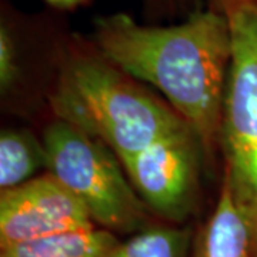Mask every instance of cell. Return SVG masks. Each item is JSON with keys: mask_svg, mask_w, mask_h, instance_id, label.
<instances>
[{"mask_svg": "<svg viewBox=\"0 0 257 257\" xmlns=\"http://www.w3.org/2000/svg\"><path fill=\"white\" fill-rule=\"evenodd\" d=\"M94 40L107 62L163 93L196 133L203 153L214 156L231 60L226 12L197 10L166 28L116 13L96 20Z\"/></svg>", "mask_w": 257, "mask_h": 257, "instance_id": "obj_1", "label": "cell"}, {"mask_svg": "<svg viewBox=\"0 0 257 257\" xmlns=\"http://www.w3.org/2000/svg\"><path fill=\"white\" fill-rule=\"evenodd\" d=\"M52 107L57 119L101 140L120 160L192 128L103 56H77L64 66Z\"/></svg>", "mask_w": 257, "mask_h": 257, "instance_id": "obj_2", "label": "cell"}, {"mask_svg": "<svg viewBox=\"0 0 257 257\" xmlns=\"http://www.w3.org/2000/svg\"><path fill=\"white\" fill-rule=\"evenodd\" d=\"M47 173L82 202L96 226L133 234L152 224L150 209L128 180L120 159L101 140L57 119L43 136Z\"/></svg>", "mask_w": 257, "mask_h": 257, "instance_id": "obj_3", "label": "cell"}, {"mask_svg": "<svg viewBox=\"0 0 257 257\" xmlns=\"http://www.w3.org/2000/svg\"><path fill=\"white\" fill-rule=\"evenodd\" d=\"M231 60L221 113L223 177L257 248V0H229Z\"/></svg>", "mask_w": 257, "mask_h": 257, "instance_id": "obj_4", "label": "cell"}, {"mask_svg": "<svg viewBox=\"0 0 257 257\" xmlns=\"http://www.w3.org/2000/svg\"><path fill=\"white\" fill-rule=\"evenodd\" d=\"M202 145L192 128L166 136L121 162L133 189L152 213L183 223L196 206Z\"/></svg>", "mask_w": 257, "mask_h": 257, "instance_id": "obj_5", "label": "cell"}, {"mask_svg": "<svg viewBox=\"0 0 257 257\" xmlns=\"http://www.w3.org/2000/svg\"><path fill=\"white\" fill-rule=\"evenodd\" d=\"M90 227L87 209L50 173L0 194V247Z\"/></svg>", "mask_w": 257, "mask_h": 257, "instance_id": "obj_6", "label": "cell"}, {"mask_svg": "<svg viewBox=\"0 0 257 257\" xmlns=\"http://www.w3.org/2000/svg\"><path fill=\"white\" fill-rule=\"evenodd\" d=\"M192 257H257L250 224L224 177L214 209L194 233Z\"/></svg>", "mask_w": 257, "mask_h": 257, "instance_id": "obj_7", "label": "cell"}, {"mask_svg": "<svg viewBox=\"0 0 257 257\" xmlns=\"http://www.w3.org/2000/svg\"><path fill=\"white\" fill-rule=\"evenodd\" d=\"M119 237L99 226L0 247V257H110Z\"/></svg>", "mask_w": 257, "mask_h": 257, "instance_id": "obj_8", "label": "cell"}, {"mask_svg": "<svg viewBox=\"0 0 257 257\" xmlns=\"http://www.w3.org/2000/svg\"><path fill=\"white\" fill-rule=\"evenodd\" d=\"M46 167V150L26 130H3L0 135V189L9 190L36 177Z\"/></svg>", "mask_w": 257, "mask_h": 257, "instance_id": "obj_9", "label": "cell"}, {"mask_svg": "<svg viewBox=\"0 0 257 257\" xmlns=\"http://www.w3.org/2000/svg\"><path fill=\"white\" fill-rule=\"evenodd\" d=\"M194 231L179 224H150L119 240L110 257H192Z\"/></svg>", "mask_w": 257, "mask_h": 257, "instance_id": "obj_10", "label": "cell"}, {"mask_svg": "<svg viewBox=\"0 0 257 257\" xmlns=\"http://www.w3.org/2000/svg\"><path fill=\"white\" fill-rule=\"evenodd\" d=\"M19 77L18 49L9 29L5 25L0 28V87L9 90Z\"/></svg>", "mask_w": 257, "mask_h": 257, "instance_id": "obj_11", "label": "cell"}, {"mask_svg": "<svg viewBox=\"0 0 257 257\" xmlns=\"http://www.w3.org/2000/svg\"><path fill=\"white\" fill-rule=\"evenodd\" d=\"M47 2L56 8H60V9H73L76 6L84 3L86 0H47Z\"/></svg>", "mask_w": 257, "mask_h": 257, "instance_id": "obj_12", "label": "cell"}]
</instances>
